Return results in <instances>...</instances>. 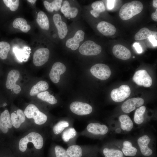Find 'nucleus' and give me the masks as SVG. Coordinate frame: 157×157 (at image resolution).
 Masks as SVG:
<instances>
[{"instance_id":"20","label":"nucleus","mask_w":157,"mask_h":157,"mask_svg":"<svg viewBox=\"0 0 157 157\" xmlns=\"http://www.w3.org/2000/svg\"><path fill=\"white\" fill-rule=\"evenodd\" d=\"M60 11L66 17L73 18L75 17L78 13L77 8L71 7L69 2L65 1L60 8Z\"/></svg>"},{"instance_id":"29","label":"nucleus","mask_w":157,"mask_h":157,"mask_svg":"<svg viewBox=\"0 0 157 157\" xmlns=\"http://www.w3.org/2000/svg\"><path fill=\"white\" fill-rule=\"evenodd\" d=\"M66 151L69 157H82L83 156L82 149L80 146L77 145L69 146Z\"/></svg>"},{"instance_id":"44","label":"nucleus","mask_w":157,"mask_h":157,"mask_svg":"<svg viewBox=\"0 0 157 157\" xmlns=\"http://www.w3.org/2000/svg\"><path fill=\"white\" fill-rule=\"evenodd\" d=\"M27 1L32 4H34L37 1L36 0H28Z\"/></svg>"},{"instance_id":"7","label":"nucleus","mask_w":157,"mask_h":157,"mask_svg":"<svg viewBox=\"0 0 157 157\" xmlns=\"http://www.w3.org/2000/svg\"><path fill=\"white\" fill-rule=\"evenodd\" d=\"M131 94L130 87L126 85H121L119 88L113 89L110 93L112 99L116 102H121L129 97Z\"/></svg>"},{"instance_id":"33","label":"nucleus","mask_w":157,"mask_h":157,"mask_svg":"<svg viewBox=\"0 0 157 157\" xmlns=\"http://www.w3.org/2000/svg\"><path fill=\"white\" fill-rule=\"evenodd\" d=\"M10 49V46L7 42H0V58L3 60L6 59L9 51Z\"/></svg>"},{"instance_id":"34","label":"nucleus","mask_w":157,"mask_h":157,"mask_svg":"<svg viewBox=\"0 0 157 157\" xmlns=\"http://www.w3.org/2000/svg\"><path fill=\"white\" fill-rule=\"evenodd\" d=\"M103 152L105 157H123V156L122 152L117 149L105 148Z\"/></svg>"},{"instance_id":"5","label":"nucleus","mask_w":157,"mask_h":157,"mask_svg":"<svg viewBox=\"0 0 157 157\" xmlns=\"http://www.w3.org/2000/svg\"><path fill=\"white\" fill-rule=\"evenodd\" d=\"M92 74L97 78L104 80L108 79L110 76L111 71L107 65L102 63L97 64L90 69Z\"/></svg>"},{"instance_id":"10","label":"nucleus","mask_w":157,"mask_h":157,"mask_svg":"<svg viewBox=\"0 0 157 157\" xmlns=\"http://www.w3.org/2000/svg\"><path fill=\"white\" fill-rule=\"evenodd\" d=\"M50 54L49 49L47 48H40L36 50L33 56V63L37 66H40L48 60Z\"/></svg>"},{"instance_id":"43","label":"nucleus","mask_w":157,"mask_h":157,"mask_svg":"<svg viewBox=\"0 0 157 157\" xmlns=\"http://www.w3.org/2000/svg\"><path fill=\"white\" fill-rule=\"evenodd\" d=\"M153 5L154 6L157 8V0H154L153 1Z\"/></svg>"},{"instance_id":"23","label":"nucleus","mask_w":157,"mask_h":157,"mask_svg":"<svg viewBox=\"0 0 157 157\" xmlns=\"http://www.w3.org/2000/svg\"><path fill=\"white\" fill-rule=\"evenodd\" d=\"M49 85L45 81H40L31 88L30 92L31 96L37 95L41 92L46 91L49 88Z\"/></svg>"},{"instance_id":"15","label":"nucleus","mask_w":157,"mask_h":157,"mask_svg":"<svg viewBox=\"0 0 157 157\" xmlns=\"http://www.w3.org/2000/svg\"><path fill=\"white\" fill-rule=\"evenodd\" d=\"M84 32L82 30H78L74 36L68 39L66 42V45L68 48L72 50H75L78 48L80 42L83 40L84 38Z\"/></svg>"},{"instance_id":"36","label":"nucleus","mask_w":157,"mask_h":157,"mask_svg":"<svg viewBox=\"0 0 157 157\" xmlns=\"http://www.w3.org/2000/svg\"><path fill=\"white\" fill-rule=\"evenodd\" d=\"M77 132L73 128H70L65 131L62 135V138L65 142H67L71 139L73 138L76 135Z\"/></svg>"},{"instance_id":"16","label":"nucleus","mask_w":157,"mask_h":157,"mask_svg":"<svg viewBox=\"0 0 157 157\" xmlns=\"http://www.w3.org/2000/svg\"><path fill=\"white\" fill-rule=\"evenodd\" d=\"M113 54L117 58L123 60H127L131 57V52L124 46L117 44L114 46L112 49Z\"/></svg>"},{"instance_id":"18","label":"nucleus","mask_w":157,"mask_h":157,"mask_svg":"<svg viewBox=\"0 0 157 157\" xmlns=\"http://www.w3.org/2000/svg\"><path fill=\"white\" fill-rule=\"evenodd\" d=\"M97 29L102 34L105 36H112L116 32L115 26L105 21L99 22L97 26Z\"/></svg>"},{"instance_id":"28","label":"nucleus","mask_w":157,"mask_h":157,"mask_svg":"<svg viewBox=\"0 0 157 157\" xmlns=\"http://www.w3.org/2000/svg\"><path fill=\"white\" fill-rule=\"evenodd\" d=\"M122 151L125 155L132 156L136 154L137 149L133 147L131 143L128 141H124L123 143Z\"/></svg>"},{"instance_id":"19","label":"nucleus","mask_w":157,"mask_h":157,"mask_svg":"<svg viewBox=\"0 0 157 157\" xmlns=\"http://www.w3.org/2000/svg\"><path fill=\"white\" fill-rule=\"evenodd\" d=\"M87 130L89 132L95 135H104L108 132V128L105 125L99 123H90L87 126Z\"/></svg>"},{"instance_id":"22","label":"nucleus","mask_w":157,"mask_h":157,"mask_svg":"<svg viewBox=\"0 0 157 157\" xmlns=\"http://www.w3.org/2000/svg\"><path fill=\"white\" fill-rule=\"evenodd\" d=\"M14 28H18L24 33H27L30 29V26L28 24L26 20L22 18L19 17L15 19L13 23Z\"/></svg>"},{"instance_id":"3","label":"nucleus","mask_w":157,"mask_h":157,"mask_svg":"<svg viewBox=\"0 0 157 157\" xmlns=\"http://www.w3.org/2000/svg\"><path fill=\"white\" fill-rule=\"evenodd\" d=\"M24 113L27 118H33L35 123L37 124H42L46 122L47 119V116L32 104L28 105L26 107Z\"/></svg>"},{"instance_id":"31","label":"nucleus","mask_w":157,"mask_h":157,"mask_svg":"<svg viewBox=\"0 0 157 157\" xmlns=\"http://www.w3.org/2000/svg\"><path fill=\"white\" fill-rule=\"evenodd\" d=\"M38 98L51 104H54L57 102L55 97L50 94L48 91H44L39 93L37 95Z\"/></svg>"},{"instance_id":"2","label":"nucleus","mask_w":157,"mask_h":157,"mask_svg":"<svg viewBox=\"0 0 157 157\" xmlns=\"http://www.w3.org/2000/svg\"><path fill=\"white\" fill-rule=\"evenodd\" d=\"M29 142L32 143L35 148L38 149L42 148L44 143L43 138L40 134L36 132H31L20 140L19 144L20 151L25 152Z\"/></svg>"},{"instance_id":"17","label":"nucleus","mask_w":157,"mask_h":157,"mask_svg":"<svg viewBox=\"0 0 157 157\" xmlns=\"http://www.w3.org/2000/svg\"><path fill=\"white\" fill-rule=\"evenodd\" d=\"M150 141L149 137L144 135L140 137L138 140V143L142 154L145 156H149L152 154V151L148 147Z\"/></svg>"},{"instance_id":"1","label":"nucleus","mask_w":157,"mask_h":157,"mask_svg":"<svg viewBox=\"0 0 157 157\" xmlns=\"http://www.w3.org/2000/svg\"><path fill=\"white\" fill-rule=\"evenodd\" d=\"M143 6L140 1H134L124 4L121 7L119 15L122 20L129 19L135 15L140 13Z\"/></svg>"},{"instance_id":"13","label":"nucleus","mask_w":157,"mask_h":157,"mask_svg":"<svg viewBox=\"0 0 157 157\" xmlns=\"http://www.w3.org/2000/svg\"><path fill=\"white\" fill-rule=\"evenodd\" d=\"M53 20L57 29L59 38L61 39L64 38L67 35L68 31L66 24L62 21L61 15L58 13L55 14L53 15Z\"/></svg>"},{"instance_id":"40","label":"nucleus","mask_w":157,"mask_h":157,"mask_svg":"<svg viewBox=\"0 0 157 157\" xmlns=\"http://www.w3.org/2000/svg\"><path fill=\"white\" fill-rule=\"evenodd\" d=\"M133 46L135 48L138 53H140L142 52V49L139 43H134L133 44Z\"/></svg>"},{"instance_id":"42","label":"nucleus","mask_w":157,"mask_h":157,"mask_svg":"<svg viewBox=\"0 0 157 157\" xmlns=\"http://www.w3.org/2000/svg\"><path fill=\"white\" fill-rule=\"evenodd\" d=\"M152 19L154 21L157 22V9L151 15Z\"/></svg>"},{"instance_id":"14","label":"nucleus","mask_w":157,"mask_h":157,"mask_svg":"<svg viewBox=\"0 0 157 157\" xmlns=\"http://www.w3.org/2000/svg\"><path fill=\"white\" fill-rule=\"evenodd\" d=\"M12 126L9 112L8 110H5L0 115V130L4 134H6Z\"/></svg>"},{"instance_id":"11","label":"nucleus","mask_w":157,"mask_h":157,"mask_svg":"<svg viewBox=\"0 0 157 157\" xmlns=\"http://www.w3.org/2000/svg\"><path fill=\"white\" fill-rule=\"evenodd\" d=\"M66 68L65 65L60 62H56L53 65L49 73V77L54 83H58L60 75L65 72Z\"/></svg>"},{"instance_id":"39","label":"nucleus","mask_w":157,"mask_h":157,"mask_svg":"<svg viewBox=\"0 0 157 157\" xmlns=\"http://www.w3.org/2000/svg\"><path fill=\"white\" fill-rule=\"evenodd\" d=\"M149 41L154 46L157 45V36L151 35L148 38Z\"/></svg>"},{"instance_id":"38","label":"nucleus","mask_w":157,"mask_h":157,"mask_svg":"<svg viewBox=\"0 0 157 157\" xmlns=\"http://www.w3.org/2000/svg\"><path fill=\"white\" fill-rule=\"evenodd\" d=\"M54 151L56 157H69L67 154L66 150L61 146H55Z\"/></svg>"},{"instance_id":"25","label":"nucleus","mask_w":157,"mask_h":157,"mask_svg":"<svg viewBox=\"0 0 157 157\" xmlns=\"http://www.w3.org/2000/svg\"><path fill=\"white\" fill-rule=\"evenodd\" d=\"M151 35L157 36V32L152 31L147 28L143 27L135 34L134 38L136 40H140L148 38Z\"/></svg>"},{"instance_id":"26","label":"nucleus","mask_w":157,"mask_h":157,"mask_svg":"<svg viewBox=\"0 0 157 157\" xmlns=\"http://www.w3.org/2000/svg\"><path fill=\"white\" fill-rule=\"evenodd\" d=\"M36 21L40 27L42 29L47 30L49 28V22L48 18L43 11H40L38 14Z\"/></svg>"},{"instance_id":"12","label":"nucleus","mask_w":157,"mask_h":157,"mask_svg":"<svg viewBox=\"0 0 157 157\" xmlns=\"http://www.w3.org/2000/svg\"><path fill=\"white\" fill-rule=\"evenodd\" d=\"M144 103V100L142 98H131L128 99L123 104L121 108L124 113H129L135 110L136 107L141 106Z\"/></svg>"},{"instance_id":"45","label":"nucleus","mask_w":157,"mask_h":157,"mask_svg":"<svg viewBox=\"0 0 157 157\" xmlns=\"http://www.w3.org/2000/svg\"><path fill=\"white\" fill-rule=\"evenodd\" d=\"M133 58H135V57L134 56H133Z\"/></svg>"},{"instance_id":"9","label":"nucleus","mask_w":157,"mask_h":157,"mask_svg":"<svg viewBox=\"0 0 157 157\" xmlns=\"http://www.w3.org/2000/svg\"><path fill=\"white\" fill-rule=\"evenodd\" d=\"M70 109L72 112L78 115H84L90 113L92 110L89 104L80 101L72 102L70 105Z\"/></svg>"},{"instance_id":"21","label":"nucleus","mask_w":157,"mask_h":157,"mask_svg":"<svg viewBox=\"0 0 157 157\" xmlns=\"http://www.w3.org/2000/svg\"><path fill=\"white\" fill-rule=\"evenodd\" d=\"M25 116L24 112L20 109L17 110L16 113H12L10 117L13 126L15 128H18L21 124L25 122Z\"/></svg>"},{"instance_id":"4","label":"nucleus","mask_w":157,"mask_h":157,"mask_svg":"<svg viewBox=\"0 0 157 157\" xmlns=\"http://www.w3.org/2000/svg\"><path fill=\"white\" fill-rule=\"evenodd\" d=\"M101 46L92 40L84 42L80 47V53L85 56H94L99 54L101 51Z\"/></svg>"},{"instance_id":"37","label":"nucleus","mask_w":157,"mask_h":157,"mask_svg":"<svg viewBox=\"0 0 157 157\" xmlns=\"http://www.w3.org/2000/svg\"><path fill=\"white\" fill-rule=\"evenodd\" d=\"M3 1L8 7L12 11H15L18 8L19 5V0H3Z\"/></svg>"},{"instance_id":"8","label":"nucleus","mask_w":157,"mask_h":157,"mask_svg":"<svg viewBox=\"0 0 157 157\" xmlns=\"http://www.w3.org/2000/svg\"><path fill=\"white\" fill-rule=\"evenodd\" d=\"M133 79L137 85L145 87H150L152 84L151 78L145 70L141 69L136 71Z\"/></svg>"},{"instance_id":"30","label":"nucleus","mask_w":157,"mask_h":157,"mask_svg":"<svg viewBox=\"0 0 157 157\" xmlns=\"http://www.w3.org/2000/svg\"><path fill=\"white\" fill-rule=\"evenodd\" d=\"M62 0H55L49 3L47 1H44V5L46 10L49 12H52L54 10L58 11L61 8Z\"/></svg>"},{"instance_id":"35","label":"nucleus","mask_w":157,"mask_h":157,"mask_svg":"<svg viewBox=\"0 0 157 157\" xmlns=\"http://www.w3.org/2000/svg\"><path fill=\"white\" fill-rule=\"evenodd\" d=\"M69 124L67 121H61L56 124L53 127V131L54 133L58 135L61 133L64 130L68 127Z\"/></svg>"},{"instance_id":"6","label":"nucleus","mask_w":157,"mask_h":157,"mask_svg":"<svg viewBox=\"0 0 157 157\" xmlns=\"http://www.w3.org/2000/svg\"><path fill=\"white\" fill-rule=\"evenodd\" d=\"M20 73L17 70L13 69L8 74L6 83V88L8 89L13 90L16 94L19 93L21 91V88L16 83L20 77Z\"/></svg>"},{"instance_id":"24","label":"nucleus","mask_w":157,"mask_h":157,"mask_svg":"<svg viewBox=\"0 0 157 157\" xmlns=\"http://www.w3.org/2000/svg\"><path fill=\"white\" fill-rule=\"evenodd\" d=\"M122 129L127 131H131L133 127V122L130 117L126 115H120L119 118Z\"/></svg>"},{"instance_id":"32","label":"nucleus","mask_w":157,"mask_h":157,"mask_svg":"<svg viewBox=\"0 0 157 157\" xmlns=\"http://www.w3.org/2000/svg\"><path fill=\"white\" fill-rule=\"evenodd\" d=\"M146 108L144 106H140L136 110L134 115V121L137 124H140L144 122V115Z\"/></svg>"},{"instance_id":"41","label":"nucleus","mask_w":157,"mask_h":157,"mask_svg":"<svg viewBox=\"0 0 157 157\" xmlns=\"http://www.w3.org/2000/svg\"><path fill=\"white\" fill-rule=\"evenodd\" d=\"M115 0H107V5L108 9H111L113 8L114 5V2Z\"/></svg>"},{"instance_id":"27","label":"nucleus","mask_w":157,"mask_h":157,"mask_svg":"<svg viewBox=\"0 0 157 157\" xmlns=\"http://www.w3.org/2000/svg\"><path fill=\"white\" fill-rule=\"evenodd\" d=\"M91 7L93 10L90 11V13L95 18L98 17L100 13L105 10V5L101 1H97L93 2L91 5Z\"/></svg>"}]
</instances>
